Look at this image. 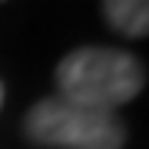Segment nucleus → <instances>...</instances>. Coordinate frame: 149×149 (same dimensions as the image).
Here are the masks:
<instances>
[{
  "mask_svg": "<svg viewBox=\"0 0 149 149\" xmlns=\"http://www.w3.org/2000/svg\"><path fill=\"white\" fill-rule=\"evenodd\" d=\"M143 83V63L118 48H76L57 63L60 98L102 111H114L118 105L136 98Z\"/></svg>",
  "mask_w": 149,
  "mask_h": 149,
  "instance_id": "obj_1",
  "label": "nucleus"
},
{
  "mask_svg": "<svg viewBox=\"0 0 149 149\" xmlns=\"http://www.w3.org/2000/svg\"><path fill=\"white\" fill-rule=\"evenodd\" d=\"M26 133L41 146L60 149H120L124 124L114 111L76 105L70 98H41L26 118Z\"/></svg>",
  "mask_w": 149,
  "mask_h": 149,
  "instance_id": "obj_2",
  "label": "nucleus"
},
{
  "mask_svg": "<svg viewBox=\"0 0 149 149\" xmlns=\"http://www.w3.org/2000/svg\"><path fill=\"white\" fill-rule=\"evenodd\" d=\"M105 16L118 32L140 38L149 29V0H105Z\"/></svg>",
  "mask_w": 149,
  "mask_h": 149,
  "instance_id": "obj_3",
  "label": "nucleus"
},
{
  "mask_svg": "<svg viewBox=\"0 0 149 149\" xmlns=\"http://www.w3.org/2000/svg\"><path fill=\"white\" fill-rule=\"evenodd\" d=\"M0 105H3V86H0Z\"/></svg>",
  "mask_w": 149,
  "mask_h": 149,
  "instance_id": "obj_4",
  "label": "nucleus"
}]
</instances>
